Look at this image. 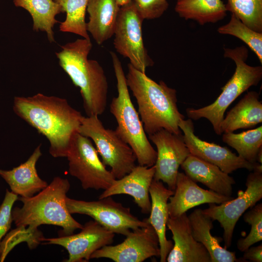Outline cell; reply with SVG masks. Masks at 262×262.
<instances>
[{"instance_id": "obj_1", "label": "cell", "mask_w": 262, "mask_h": 262, "mask_svg": "<svg viewBox=\"0 0 262 262\" xmlns=\"http://www.w3.org/2000/svg\"><path fill=\"white\" fill-rule=\"evenodd\" d=\"M13 109L18 116L46 137L52 157H66L83 115L66 99L42 93L27 97L16 96Z\"/></svg>"}, {"instance_id": "obj_2", "label": "cell", "mask_w": 262, "mask_h": 262, "mask_svg": "<svg viewBox=\"0 0 262 262\" xmlns=\"http://www.w3.org/2000/svg\"><path fill=\"white\" fill-rule=\"evenodd\" d=\"M127 85L135 98L138 114L146 133L148 135L162 130L182 134L179 123L184 116L177 106L176 90L161 81L157 83L128 65Z\"/></svg>"}, {"instance_id": "obj_3", "label": "cell", "mask_w": 262, "mask_h": 262, "mask_svg": "<svg viewBox=\"0 0 262 262\" xmlns=\"http://www.w3.org/2000/svg\"><path fill=\"white\" fill-rule=\"evenodd\" d=\"M61 48L55 53L59 65L80 88L87 116L102 115L106 107L109 85L101 66L88 59L92 48L91 40L77 39Z\"/></svg>"}, {"instance_id": "obj_4", "label": "cell", "mask_w": 262, "mask_h": 262, "mask_svg": "<svg viewBox=\"0 0 262 262\" xmlns=\"http://www.w3.org/2000/svg\"><path fill=\"white\" fill-rule=\"evenodd\" d=\"M70 187L67 179L56 177L37 194L19 198L23 206L13 208L12 212L16 226L35 229L44 224L57 226L62 228L64 235L81 229L83 225L72 217L66 207V199Z\"/></svg>"}, {"instance_id": "obj_5", "label": "cell", "mask_w": 262, "mask_h": 262, "mask_svg": "<svg viewBox=\"0 0 262 262\" xmlns=\"http://www.w3.org/2000/svg\"><path fill=\"white\" fill-rule=\"evenodd\" d=\"M110 53L118 93L110 104V112L117 123L115 131L131 148L139 165L152 166L156 161L157 151L149 141L139 114L131 101L121 63L114 52Z\"/></svg>"}, {"instance_id": "obj_6", "label": "cell", "mask_w": 262, "mask_h": 262, "mask_svg": "<svg viewBox=\"0 0 262 262\" xmlns=\"http://www.w3.org/2000/svg\"><path fill=\"white\" fill-rule=\"evenodd\" d=\"M224 49V57L230 58L235 64L233 75L221 88L222 92L213 103L199 109H186L187 116L191 119H207L217 135L222 134L220 125L228 107L249 87L257 85L262 78V66H254L246 64L248 51L246 47Z\"/></svg>"}, {"instance_id": "obj_7", "label": "cell", "mask_w": 262, "mask_h": 262, "mask_svg": "<svg viewBox=\"0 0 262 262\" xmlns=\"http://www.w3.org/2000/svg\"><path fill=\"white\" fill-rule=\"evenodd\" d=\"M78 132L91 139L105 165L116 179L129 174L136 166V157L130 146L115 130L106 129L98 115L83 116Z\"/></svg>"}, {"instance_id": "obj_8", "label": "cell", "mask_w": 262, "mask_h": 262, "mask_svg": "<svg viewBox=\"0 0 262 262\" xmlns=\"http://www.w3.org/2000/svg\"><path fill=\"white\" fill-rule=\"evenodd\" d=\"M66 157L70 175L80 180L84 190H104L116 179L100 160L90 139L78 132L72 138Z\"/></svg>"}, {"instance_id": "obj_9", "label": "cell", "mask_w": 262, "mask_h": 262, "mask_svg": "<svg viewBox=\"0 0 262 262\" xmlns=\"http://www.w3.org/2000/svg\"><path fill=\"white\" fill-rule=\"evenodd\" d=\"M142 17L132 1L120 6L114 32L116 51L129 59L136 69L146 73L154 62L148 54L142 35Z\"/></svg>"}, {"instance_id": "obj_10", "label": "cell", "mask_w": 262, "mask_h": 262, "mask_svg": "<svg viewBox=\"0 0 262 262\" xmlns=\"http://www.w3.org/2000/svg\"><path fill=\"white\" fill-rule=\"evenodd\" d=\"M69 213L85 214L107 230L115 233L127 235L131 230L144 227L148 222L133 215L129 207L114 200L111 196L99 198L95 201L66 199Z\"/></svg>"}, {"instance_id": "obj_11", "label": "cell", "mask_w": 262, "mask_h": 262, "mask_svg": "<svg viewBox=\"0 0 262 262\" xmlns=\"http://www.w3.org/2000/svg\"><path fill=\"white\" fill-rule=\"evenodd\" d=\"M245 191H238L236 198L224 202L219 205L209 203L208 208L203 213L217 220L223 229L224 247L228 248L231 245L234 229L239 219L245 212L262 198V165L261 164L252 171L246 179Z\"/></svg>"}, {"instance_id": "obj_12", "label": "cell", "mask_w": 262, "mask_h": 262, "mask_svg": "<svg viewBox=\"0 0 262 262\" xmlns=\"http://www.w3.org/2000/svg\"><path fill=\"white\" fill-rule=\"evenodd\" d=\"M121 243L107 245L95 251L91 259L105 258L115 262H142L152 257H160L158 236L148 222L144 227L133 229Z\"/></svg>"}, {"instance_id": "obj_13", "label": "cell", "mask_w": 262, "mask_h": 262, "mask_svg": "<svg viewBox=\"0 0 262 262\" xmlns=\"http://www.w3.org/2000/svg\"><path fill=\"white\" fill-rule=\"evenodd\" d=\"M148 137L157 150L153 179L166 183L174 191L179 168L190 154L183 135L162 129Z\"/></svg>"}, {"instance_id": "obj_14", "label": "cell", "mask_w": 262, "mask_h": 262, "mask_svg": "<svg viewBox=\"0 0 262 262\" xmlns=\"http://www.w3.org/2000/svg\"><path fill=\"white\" fill-rule=\"evenodd\" d=\"M179 126L183 133L184 142L191 154L217 166L227 174L240 168L252 171L262 164L248 162L228 147L201 140L195 134L194 124L190 118L181 120Z\"/></svg>"}, {"instance_id": "obj_15", "label": "cell", "mask_w": 262, "mask_h": 262, "mask_svg": "<svg viewBox=\"0 0 262 262\" xmlns=\"http://www.w3.org/2000/svg\"><path fill=\"white\" fill-rule=\"evenodd\" d=\"M115 233L107 230L95 220L86 222L77 234L56 238H43L45 244L57 245L68 253L66 262H88L92 254L100 248L111 245Z\"/></svg>"}, {"instance_id": "obj_16", "label": "cell", "mask_w": 262, "mask_h": 262, "mask_svg": "<svg viewBox=\"0 0 262 262\" xmlns=\"http://www.w3.org/2000/svg\"><path fill=\"white\" fill-rule=\"evenodd\" d=\"M166 227L172 232L174 242L166 262H211L207 249L193 237L186 213L176 218L169 217Z\"/></svg>"}, {"instance_id": "obj_17", "label": "cell", "mask_w": 262, "mask_h": 262, "mask_svg": "<svg viewBox=\"0 0 262 262\" xmlns=\"http://www.w3.org/2000/svg\"><path fill=\"white\" fill-rule=\"evenodd\" d=\"M200 187L185 173L178 172L176 188L167 203L169 216L176 218L189 209L204 203L220 204L232 199Z\"/></svg>"}, {"instance_id": "obj_18", "label": "cell", "mask_w": 262, "mask_h": 262, "mask_svg": "<svg viewBox=\"0 0 262 262\" xmlns=\"http://www.w3.org/2000/svg\"><path fill=\"white\" fill-rule=\"evenodd\" d=\"M154 173V165H136L129 174L120 179H115L99 195V198L116 195H128L133 197L142 213H149L151 201L149 190Z\"/></svg>"}, {"instance_id": "obj_19", "label": "cell", "mask_w": 262, "mask_h": 262, "mask_svg": "<svg viewBox=\"0 0 262 262\" xmlns=\"http://www.w3.org/2000/svg\"><path fill=\"white\" fill-rule=\"evenodd\" d=\"M41 147L40 144L27 160L18 166L11 170L0 169V176L17 196H32L48 185L39 177L36 168V163L42 155Z\"/></svg>"}, {"instance_id": "obj_20", "label": "cell", "mask_w": 262, "mask_h": 262, "mask_svg": "<svg viewBox=\"0 0 262 262\" xmlns=\"http://www.w3.org/2000/svg\"><path fill=\"white\" fill-rule=\"evenodd\" d=\"M151 210L147 221L152 226L158 236L160 248V262H166L168 254L173 246L172 241L166 236V224L169 218L168 200L174 191L166 188L162 181L153 179L149 188Z\"/></svg>"}, {"instance_id": "obj_21", "label": "cell", "mask_w": 262, "mask_h": 262, "mask_svg": "<svg viewBox=\"0 0 262 262\" xmlns=\"http://www.w3.org/2000/svg\"><path fill=\"white\" fill-rule=\"evenodd\" d=\"M180 167L195 182L201 183L219 194L231 196L235 181L217 166L190 154Z\"/></svg>"}, {"instance_id": "obj_22", "label": "cell", "mask_w": 262, "mask_h": 262, "mask_svg": "<svg viewBox=\"0 0 262 262\" xmlns=\"http://www.w3.org/2000/svg\"><path fill=\"white\" fill-rule=\"evenodd\" d=\"M120 7L116 0H88L86 29L98 45L114 35Z\"/></svg>"}, {"instance_id": "obj_23", "label": "cell", "mask_w": 262, "mask_h": 262, "mask_svg": "<svg viewBox=\"0 0 262 262\" xmlns=\"http://www.w3.org/2000/svg\"><path fill=\"white\" fill-rule=\"evenodd\" d=\"M192 233L194 239L201 243L209 253L211 262H241L235 252L228 250L220 244L222 239L213 236L211 231L213 227V220L205 214L202 210L196 209L189 216Z\"/></svg>"}, {"instance_id": "obj_24", "label": "cell", "mask_w": 262, "mask_h": 262, "mask_svg": "<svg viewBox=\"0 0 262 262\" xmlns=\"http://www.w3.org/2000/svg\"><path fill=\"white\" fill-rule=\"evenodd\" d=\"M262 122V103L259 94L248 92L224 118L220 125L221 133L232 132L248 129Z\"/></svg>"}, {"instance_id": "obj_25", "label": "cell", "mask_w": 262, "mask_h": 262, "mask_svg": "<svg viewBox=\"0 0 262 262\" xmlns=\"http://www.w3.org/2000/svg\"><path fill=\"white\" fill-rule=\"evenodd\" d=\"M15 6L22 8L31 15L33 29L47 33L50 43L55 42L53 28L59 21L56 16L63 13L61 6L54 0H13Z\"/></svg>"}, {"instance_id": "obj_26", "label": "cell", "mask_w": 262, "mask_h": 262, "mask_svg": "<svg viewBox=\"0 0 262 262\" xmlns=\"http://www.w3.org/2000/svg\"><path fill=\"white\" fill-rule=\"evenodd\" d=\"M175 11L180 17L201 25L224 19L227 12L222 0H178Z\"/></svg>"}, {"instance_id": "obj_27", "label": "cell", "mask_w": 262, "mask_h": 262, "mask_svg": "<svg viewBox=\"0 0 262 262\" xmlns=\"http://www.w3.org/2000/svg\"><path fill=\"white\" fill-rule=\"evenodd\" d=\"M222 140L235 149L243 159L256 163L258 152L262 149V126L239 133H224Z\"/></svg>"}, {"instance_id": "obj_28", "label": "cell", "mask_w": 262, "mask_h": 262, "mask_svg": "<svg viewBox=\"0 0 262 262\" xmlns=\"http://www.w3.org/2000/svg\"><path fill=\"white\" fill-rule=\"evenodd\" d=\"M66 13L65 20L60 22L59 30L73 33L90 39L86 29L85 14L89 0H54Z\"/></svg>"}, {"instance_id": "obj_29", "label": "cell", "mask_w": 262, "mask_h": 262, "mask_svg": "<svg viewBox=\"0 0 262 262\" xmlns=\"http://www.w3.org/2000/svg\"><path fill=\"white\" fill-rule=\"evenodd\" d=\"M225 6L247 27L262 33V0H227Z\"/></svg>"}, {"instance_id": "obj_30", "label": "cell", "mask_w": 262, "mask_h": 262, "mask_svg": "<svg viewBox=\"0 0 262 262\" xmlns=\"http://www.w3.org/2000/svg\"><path fill=\"white\" fill-rule=\"evenodd\" d=\"M222 34L235 36L243 41L256 55L262 64V33L256 32L231 14L229 21L217 29Z\"/></svg>"}, {"instance_id": "obj_31", "label": "cell", "mask_w": 262, "mask_h": 262, "mask_svg": "<svg viewBox=\"0 0 262 262\" xmlns=\"http://www.w3.org/2000/svg\"><path fill=\"white\" fill-rule=\"evenodd\" d=\"M25 227H16L8 233L0 244V262H3L9 252L18 244L26 242L30 249L35 248L43 240L42 233Z\"/></svg>"}, {"instance_id": "obj_32", "label": "cell", "mask_w": 262, "mask_h": 262, "mask_svg": "<svg viewBox=\"0 0 262 262\" xmlns=\"http://www.w3.org/2000/svg\"><path fill=\"white\" fill-rule=\"evenodd\" d=\"M244 220L251 226L246 237L239 239L237 243L238 250L244 252L255 243L262 240V204L255 205L244 214Z\"/></svg>"}, {"instance_id": "obj_33", "label": "cell", "mask_w": 262, "mask_h": 262, "mask_svg": "<svg viewBox=\"0 0 262 262\" xmlns=\"http://www.w3.org/2000/svg\"><path fill=\"white\" fill-rule=\"evenodd\" d=\"M137 10L144 19L160 17L168 9L167 0H131Z\"/></svg>"}, {"instance_id": "obj_34", "label": "cell", "mask_w": 262, "mask_h": 262, "mask_svg": "<svg viewBox=\"0 0 262 262\" xmlns=\"http://www.w3.org/2000/svg\"><path fill=\"white\" fill-rule=\"evenodd\" d=\"M18 199L17 195L6 189L4 199L0 205V244L2 238L11 228L13 221V207Z\"/></svg>"}, {"instance_id": "obj_35", "label": "cell", "mask_w": 262, "mask_h": 262, "mask_svg": "<svg viewBox=\"0 0 262 262\" xmlns=\"http://www.w3.org/2000/svg\"><path fill=\"white\" fill-rule=\"evenodd\" d=\"M243 260H249L253 262H262V244L256 246H250L244 251Z\"/></svg>"}, {"instance_id": "obj_36", "label": "cell", "mask_w": 262, "mask_h": 262, "mask_svg": "<svg viewBox=\"0 0 262 262\" xmlns=\"http://www.w3.org/2000/svg\"><path fill=\"white\" fill-rule=\"evenodd\" d=\"M116 2L120 6H122L130 2L131 0H116Z\"/></svg>"}]
</instances>
